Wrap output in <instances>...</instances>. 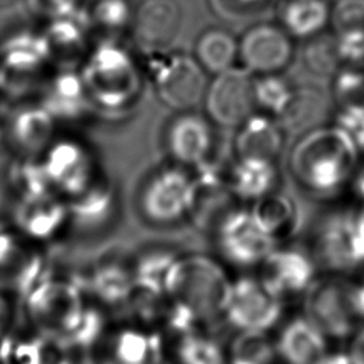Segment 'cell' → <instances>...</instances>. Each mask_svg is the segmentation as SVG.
Masks as SVG:
<instances>
[{"instance_id": "4", "label": "cell", "mask_w": 364, "mask_h": 364, "mask_svg": "<svg viewBox=\"0 0 364 364\" xmlns=\"http://www.w3.org/2000/svg\"><path fill=\"white\" fill-rule=\"evenodd\" d=\"M53 63L43 31L18 27L0 38V94L20 97L37 85Z\"/></svg>"}, {"instance_id": "29", "label": "cell", "mask_w": 364, "mask_h": 364, "mask_svg": "<svg viewBox=\"0 0 364 364\" xmlns=\"http://www.w3.org/2000/svg\"><path fill=\"white\" fill-rule=\"evenodd\" d=\"M161 351V337L141 328H124L112 341L114 364H158L162 360Z\"/></svg>"}, {"instance_id": "30", "label": "cell", "mask_w": 364, "mask_h": 364, "mask_svg": "<svg viewBox=\"0 0 364 364\" xmlns=\"http://www.w3.org/2000/svg\"><path fill=\"white\" fill-rule=\"evenodd\" d=\"M124 306L141 323L155 324L162 321L165 324L171 300L162 284L134 277Z\"/></svg>"}, {"instance_id": "9", "label": "cell", "mask_w": 364, "mask_h": 364, "mask_svg": "<svg viewBox=\"0 0 364 364\" xmlns=\"http://www.w3.org/2000/svg\"><path fill=\"white\" fill-rule=\"evenodd\" d=\"M236 199L239 198L232 191L228 176L210 161L205 162L191 178L186 216L195 228L215 232L222 220L236 209Z\"/></svg>"}, {"instance_id": "36", "label": "cell", "mask_w": 364, "mask_h": 364, "mask_svg": "<svg viewBox=\"0 0 364 364\" xmlns=\"http://www.w3.org/2000/svg\"><path fill=\"white\" fill-rule=\"evenodd\" d=\"M179 364H225V353L220 346L202 334L182 336L176 347Z\"/></svg>"}, {"instance_id": "23", "label": "cell", "mask_w": 364, "mask_h": 364, "mask_svg": "<svg viewBox=\"0 0 364 364\" xmlns=\"http://www.w3.org/2000/svg\"><path fill=\"white\" fill-rule=\"evenodd\" d=\"M90 26L85 9L81 13L58 17L46 21L43 34L48 43L53 61L70 64L81 58L88 51L87 48V27Z\"/></svg>"}, {"instance_id": "17", "label": "cell", "mask_w": 364, "mask_h": 364, "mask_svg": "<svg viewBox=\"0 0 364 364\" xmlns=\"http://www.w3.org/2000/svg\"><path fill=\"white\" fill-rule=\"evenodd\" d=\"M38 102L57 122L77 121L91 109V101L78 70L63 67L43 80Z\"/></svg>"}, {"instance_id": "46", "label": "cell", "mask_w": 364, "mask_h": 364, "mask_svg": "<svg viewBox=\"0 0 364 364\" xmlns=\"http://www.w3.org/2000/svg\"><path fill=\"white\" fill-rule=\"evenodd\" d=\"M354 306L358 318H364V282L354 283Z\"/></svg>"}, {"instance_id": "25", "label": "cell", "mask_w": 364, "mask_h": 364, "mask_svg": "<svg viewBox=\"0 0 364 364\" xmlns=\"http://www.w3.org/2000/svg\"><path fill=\"white\" fill-rule=\"evenodd\" d=\"M252 202L249 210L255 222L276 242L294 232L297 226V208L291 198L270 191Z\"/></svg>"}, {"instance_id": "35", "label": "cell", "mask_w": 364, "mask_h": 364, "mask_svg": "<svg viewBox=\"0 0 364 364\" xmlns=\"http://www.w3.org/2000/svg\"><path fill=\"white\" fill-rule=\"evenodd\" d=\"M306 41L307 44L303 51L306 67L314 74L333 77L343 65L334 34H326V31H323Z\"/></svg>"}, {"instance_id": "6", "label": "cell", "mask_w": 364, "mask_h": 364, "mask_svg": "<svg viewBox=\"0 0 364 364\" xmlns=\"http://www.w3.org/2000/svg\"><path fill=\"white\" fill-rule=\"evenodd\" d=\"M304 317L326 337L346 338L358 320L354 306V283L340 276L314 279L304 290Z\"/></svg>"}, {"instance_id": "37", "label": "cell", "mask_w": 364, "mask_h": 364, "mask_svg": "<svg viewBox=\"0 0 364 364\" xmlns=\"http://www.w3.org/2000/svg\"><path fill=\"white\" fill-rule=\"evenodd\" d=\"M331 78L337 107L364 104V65L343 64Z\"/></svg>"}, {"instance_id": "20", "label": "cell", "mask_w": 364, "mask_h": 364, "mask_svg": "<svg viewBox=\"0 0 364 364\" xmlns=\"http://www.w3.org/2000/svg\"><path fill=\"white\" fill-rule=\"evenodd\" d=\"M284 146L283 125L272 115L255 111L239 127L233 139L237 159L256 158L274 162Z\"/></svg>"}, {"instance_id": "3", "label": "cell", "mask_w": 364, "mask_h": 364, "mask_svg": "<svg viewBox=\"0 0 364 364\" xmlns=\"http://www.w3.org/2000/svg\"><path fill=\"white\" fill-rule=\"evenodd\" d=\"M232 284L225 267L200 253L176 256L164 279L171 301L186 309L199 323L225 314Z\"/></svg>"}, {"instance_id": "31", "label": "cell", "mask_w": 364, "mask_h": 364, "mask_svg": "<svg viewBox=\"0 0 364 364\" xmlns=\"http://www.w3.org/2000/svg\"><path fill=\"white\" fill-rule=\"evenodd\" d=\"M253 90L256 108L277 121L287 112L297 92V87L282 73L255 75Z\"/></svg>"}, {"instance_id": "28", "label": "cell", "mask_w": 364, "mask_h": 364, "mask_svg": "<svg viewBox=\"0 0 364 364\" xmlns=\"http://www.w3.org/2000/svg\"><path fill=\"white\" fill-rule=\"evenodd\" d=\"M70 218L85 226H97L108 219L115 205V192L108 179L98 175L78 196L67 200Z\"/></svg>"}, {"instance_id": "21", "label": "cell", "mask_w": 364, "mask_h": 364, "mask_svg": "<svg viewBox=\"0 0 364 364\" xmlns=\"http://www.w3.org/2000/svg\"><path fill=\"white\" fill-rule=\"evenodd\" d=\"M276 351L287 364H320L327 355V337L304 316L297 317L280 331Z\"/></svg>"}, {"instance_id": "10", "label": "cell", "mask_w": 364, "mask_h": 364, "mask_svg": "<svg viewBox=\"0 0 364 364\" xmlns=\"http://www.w3.org/2000/svg\"><path fill=\"white\" fill-rule=\"evenodd\" d=\"M282 300L260 279L239 277L233 280L223 316L239 331H267L283 313Z\"/></svg>"}, {"instance_id": "50", "label": "cell", "mask_w": 364, "mask_h": 364, "mask_svg": "<svg viewBox=\"0 0 364 364\" xmlns=\"http://www.w3.org/2000/svg\"><path fill=\"white\" fill-rule=\"evenodd\" d=\"M13 0H0V6H6V4H9V3H11Z\"/></svg>"}, {"instance_id": "51", "label": "cell", "mask_w": 364, "mask_h": 364, "mask_svg": "<svg viewBox=\"0 0 364 364\" xmlns=\"http://www.w3.org/2000/svg\"><path fill=\"white\" fill-rule=\"evenodd\" d=\"M158 364H166V363H164V361H162V360H161V361H159V363H158Z\"/></svg>"}, {"instance_id": "26", "label": "cell", "mask_w": 364, "mask_h": 364, "mask_svg": "<svg viewBox=\"0 0 364 364\" xmlns=\"http://www.w3.org/2000/svg\"><path fill=\"white\" fill-rule=\"evenodd\" d=\"M228 181L239 199L255 200L267 192L274 191L277 169L272 161L240 158L230 169Z\"/></svg>"}, {"instance_id": "8", "label": "cell", "mask_w": 364, "mask_h": 364, "mask_svg": "<svg viewBox=\"0 0 364 364\" xmlns=\"http://www.w3.org/2000/svg\"><path fill=\"white\" fill-rule=\"evenodd\" d=\"M255 75L245 67H230L208 81L203 95L206 117L223 128H237L257 108L253 90Z\"/></svg>"}, {"instance_id": "40", "label": "cell", "mask_w": 364, "mask_h": 364, "mask_svg": "<svg viewBox=\"0 0 364 364\" xmlns=\"http://www.w3.org/2000/svg\"><path fill=\"white\" fill-rule=\"evenodd\" d=\"M272 0H208L210 10L228 21H240L259 16Z\"/></svg>"}, {"instance_id": "33", "label": "cell", "mask_w": 364, "mask_h": 364, "mask_svg": "<svg viewBox=\"0 0 364 364\" xmlns=\"http://www.w3.org/2000/svg\"><path fill=\"white\" fill-rule=\"evenodd\" d=\"M85 16L95 28L114 34L129 28L134 9L128 0H91Z\"/></svg>"}, {"instance_id": "43", "label": "cell", "mask_w": 364, "mask_h": 364, "mask_svg": "<svg viewBox=\"0 0 364 364\" xmlns=\"http://www.w3.org/2000/svg\"><path fill=\"white\" fill-rule=\"evenodd\" d=\"M28 11L44 20H53L58 17L73 16L84 11L82 1L84 0H24Z\"/></svg>"}, {"instance_id": "42", "label": "cell", "mask_w": 364, "mask_h": 364, "mask_svg": "<svg viewBox=\"0 0 364 364\" xmlns=\"http://www.w3.org/2000/svg\"><path fill=\"white\" fill-rule=\"evenodd\" d=\"M333 124L340 127L360 151H364V104L337 107Z\"/></svg>"}, {"instance_id": "1", "label": "cell", "mask_w": 364, "mask_h": 364, "mask_svg": "<svg viewBox=\"0 0 364 364\" xmlns=\"http://www.w3.org/2000/svg\"><path fill=\"white\" fill-rule=\"evenodd\" d=\"M360 149L337 125L314 127L304 132L289 154L294 181L313 193H333L353 175Z\"/></svg>"}, {"instance_id": "45", "label": "cell", "mask_w": 364, "mask_h": 364, "mask_svg": "<svg viewBox=\"0 0 364 364\" xmlns=\"http://www.w3.org/2000/svg\"><path fill=\"white\" fill-rule=\"evenodd\" d=\"M320 364H364V355L350 351H338L334 354H327Z\"/></svg>"}, {"instance_id": "24", "label": "cell", "mask_w": 364, "mask_h": 364, "mask_svg": "<svg viewBox=\"0 0 364 364\" xmlns=\"http://www.w3.org/2000/svg\"><path fill=\"white\" fill-rule=\"evenodd\" d=\"M331 6L327 0H286L280 9V26L299 40L321 34L330 24Z\"/></svg>"}, {"instance_id": "38", "label": "cell", "mask_w": 364, "mask_h": 364, "mask_svg": "<svg viewBox=\"0 0 364 364\" xmlns=\"http://www.w3.org/2000/svg\"><path fill=\"white\" fill-rule=\"evenodd\" d=\"M333 34L364 33V0H337L330 10Z\"/></svg>"}, {"instance_id": "22", "label": "cell", "mask_w": 364, "mask_h": 364, "mask_svg": "<svg viewBox=\"0 0 364 364\" xmlns=\"http://www.w3.org/2000/svg\"><path fill=\"white\" fill-rule=\"evenodd\" d=\"M351 212L334 213L324 220L314 239V252L321 264L333 272L355 267L350 249Z\"/></svg>"}, {"instance_id": "11", "label": "cell", "mask_w": 364, "mask_h": 364, "mask_svg": "<svg viewBox=\"0 0 364 364\" xmlns=\"http://www.w3.org/2000/svg\"><path fill=\"white\" fill-rule=\"evenodd\" d=\"M183 11L178 0H142L135 9L129 33L145 55L172 50L181 34Z\"/></svg>"}, {"instance_id": "18", "label": "cell", "mask_w": 364, "mask_h": 364, "mask_svg": "<svg viewBox=\"0 0 364 364\" xmlns=\"http://www.w3.org/2000/svg\"><path fill=\"white\" fill-rule=\"evenodd\" d=\"M262 283L277 297L304 293L314 280V264L304 253L273 249L260 263Z\"/></svg>"}, {"instance_id": "16", "label": "cell", "mask_w": 364, "mask_h": 364, "mask_svg": "<svg viewBox=\"0 0 364 364\" xmlns=\"http://www.w3.org/2000/svg\"><path fill=\"white\" fill-rule=\"evenodd\" d=\"M57 121L37 101L17 107L6 117L4 136L23 159H37L54 139Z\"/></svg>"}, {"instance_id": "39", "label": "cell", "mask_w": 364, "mask_h": 364, "mask_svg": "<svg viewBox=\"0 0 364 364\" xmlns=\"http://www.w3.org/2000/svg\"><path fill=\"white\" fill-rule=\"evenodd\" d=\"M175 257L176 256L173 253L164 249L149 250L135 262L132 269L134 277L159 283L164 286V279Z\"/></svg>"}, {"instance_id": "49", "label": "cell", "mask_w": 364, "mask_h": 364, "mask_svg": "<svg viewBox=\"0 0 364 364\" xmlns=\"http://www.w3.org/2000/svg\"><path fill=\"white\" fill-rule=\"evenodd\" d=\"M4 127H6V117L3 115V109L0 105V139L4 136Z\"/></svg>"}, {"instance_id": "48", "label": "cell", "mask_w": 364, "mask_h": 364, "mask_svg": "<svg viewBox=\"0 0 364 364\" xmlns=\"http://www.w3.org/2000/svg\"><path fill=\"white\" fill-rule=\"evenodd\" d=\"M354 191L357 193V196L364 202V168L358 171V173L355 175L354 179Z\"/></svg>"}, {"instance_id": "19", "label": "cell", "mask_w": 364, "mask_h": 364, "mask_svg": "<svg viewBox=\"0 0 364 364\" xmlns=\"http://www.w3.org/2000/svg\"><path fill=\"white\" fill-rule=\"evenodd\" d=\"M16 226L27 240L51 239L70 218L67 202L54 192L21 195Z\"/></svg>"}, {"instance_id": "2", "label": "cell", "mask_w": 364, "mask_h": 364, "mask_svg": "<svg viewBox=\"0 0 364 364\" xmlns=\"http://www.w3.org/2000/svg\"><path fill=\"white\" fill-rule=\"evenodd\" d=\"M80 74L92 108L121 112L131 108L142 92V73L131 51L114 38L88 48Z\"/></svg>"}, {"instance_id": "15", "label": "cell", "mask_w": 364, "mask_h": 364, "mask_svg": "<svg viewBox=\"0 0 364 364\" xmlns=\"http://www.w3.org/2000/svg\"><path fill=\"white\" fill-rule=\"evenodd\" d=\"M215 135L212 122L202 115L182 111L166 127L165 146L173 161L198 168L209 162Z\"/></svg>"}, {"instance_id": "47", "label": "cell", "mask_w": 364, "mask_h": 364, "mask_svg": "<svg viewBox=\"0 0 364 364\" xmlns=\"http://www.w3.org/2000/svg\"><path fill=\"white\" fill-rule=\"evenodd\" d=\"M351 350H354L355 353L364 355V327L360 328L354 338H353V344H351Z\"/></svg>"}, {"instance_id": "7", "label": "cell", "mask_w": 364, "mask_h": 364, "mask_svg": "<svg viewBox=\"0 0 364 364\" xmlns=\"http://www.w3.org/2000/svg\"><path fill=\"white\" fill-rule=\"evenodd\" d=\"M37 159L51 192L67 200L82 193L98 176L92 154L73 138H54Z\"/></svg>"}, {"instance_id": "32", "label": "cell", "mask_w": 364, "mask_h": 364, "mask_svg": "<svg viewBox=\"0 0 364 364\" xmlns=\"http://www.w3.org/2000/svg\"><path fill=\"white\" fill-rule=\"evenodd\" d=\"M134 282V270L118 260L100 263L91 276L90 284L94 294L105 304H124Z\"/></svg>"}, {"instance_id": "34", "label": "cell", "mask_w": 364, "mask_h": 364, "mask_svg": "<svg viewBox=\"0 0 364 364\" xmlns=\"http://www.w3.org/2000/svg\"><path fill=\"white\" fill-rule=\"evenodd\" d=\"M276 354V344L269 340L266 331H239L225 355L246 364H273Z\"/></svg>"}, {"instance_id": "14", "label": "cell", "mask_w": 364, "mask_h": 364, "mask_svg": "<svg viewBox=\"0 0 364 364\" xmlns=\"http://www.w3.org/2000/svg\"><path fill=\"white\" fill-rule=\"evenodd\" d=\"M215 232L222 255L237 266L260 264L277 243L255 222L249 209L236 208Z\"/></svg>"}, {"instance_id": "27", "label": "cell", "mask_w": 364, "mask_h": 364, "mask_svg": "<svg viewBox=\"0 0 364 364\" xmlns=\"http://www.w3.org/2000/svg\"><path fill=\"white\" fill-rule=\"evenodd\" d=\"M193 57L208 74H218L235 65L239 58V40L220 27L203 30L196 41Z\"/></svg>"}, {"instance_id": "41", "label": "cell", "mask_w": 364, "mask_h": 364, "mask_svg": "<svg viewBox=\"0 0 364 364\" xmlns=\"http://www.w3.org/2000/svg\"><path fill=\"white\" fill-rule=\"evenodd\" d=\"M320 100L310 90H303L297 87L296 97L287 109V112L279 119L283 125H290L293 128H299L301 125H307L311 119L318 114Z\"/></svg>"}, {"instance_id": "44", "label": "cell", "mask_w": 364, "mask_h": 364, "mask_svg": "<svg viewBox=\"0 0 364 364\" xmlns=\"http://www.w3.org/2000/svg\"><path fill=\"white\" fill-rule=\"evenodd\" d=\"M350 249L355 267L364 263V212H351Z\"/></svg>"}, {"instance_id": "13", "label": "cell", "mask_w": 364, "mask_h": 364, "mask_svg": "<svg viewBox=\"0 0 364 364\" xmlns=\"http://www.w3.org/2000/svg\"><path fill=\"white\" fill-rule=\"evenodd\" d=\"M191 176L179 168H162L145 182L139 195L142 216L152 225L166 226L186 216Z\"/></svg>"}, {"instance_id": "12", "label": "cell", "mask_w": 364, "mask_h": 364, "mask_svg": "<svg viewBox=\"0 0 364 364\" xmlns=\"http://www.w3.org/2000/svg\"><path fill=\"white\" fill-rule=\"evenodd\" d=\"M293 55V37L280 24L256 23L239 38V60L253 75L282 73Z\"/></svg>"}, {"instance_id": "5", "label": "cell", "mask_w": 364, "mask_h": 364, "mask_svg": "<svg viewBox=\"0 0 364 364\" xmlns=\"http://www.w3.org/2000/svg\"><path fill=\"white\" fill-rule=\"evenodd\" d=\"M145 71L165 107L182 112L203 101L208 73L193 55L172 50L146 55Z\"/></svg>"}]
</instances>
